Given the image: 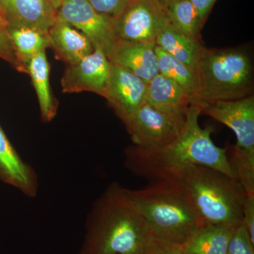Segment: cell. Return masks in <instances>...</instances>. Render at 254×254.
<instances>
[{
  "instance_id": "6da1fadb",
  "label": "cell",
  "mask_w": 254,
  "mask_h": 254,
  "mask_svg": "<svg viewBox=\"0 0 254 254\" xmlns=\"http://www.w3.org/2000/svg\"><path fill=\"white\" fill-rule=\"evenodd\" d=\"M200 114L199 106L190 105L182 133L170 144L157 148L133 145L127 148L126 168L151 183L172 178L189 165H201L218 170L238 182L227 159V148L213 143L212 127L202 128L198 124Z\"/></svg>"
},
{
  "instance_id": "7a4b0ae2",
  "label": "cell",
  "mask_w": 254,
  "mask_h": 254,
  "mask_svg": "<svg viewBox=\"0 0 254 254\" xmlns=\"http://www.w3.org/2000/svg\"><path fill=\"white\" fill-rule=\"evenodd\" d=\"M126 188L114 182L97 198L78 254H143L153 238Z\"/></svg>"
},
{
  "instance_id": "3957f363",
  "label": "cell",
  "mask_w": 254,
  "mask_h": 254,
  "mask_svg": "<svg viewBox=\"0 0 254 254\" xmlns=\"http://www.w3.org/2000/svg\"><path fill=\"white\" fill-rule=\"evenodd\" d=\"M126 191L155 238L183 245L205 223L188 195L173 180L151 182L142 190L126 189Z\"/></svg>"
},
{
  "instance_id": "277c9868",
  "label": "cell",
  "mask_w": 254,
  "mask_h": 254,
  "mask_svg": "<svg viewBox=\"0 0 254 254\" xmlns=\"http://www.w3.org/2000/svg\"><path fill=\"white\" fill-rule=\"evenodd\" d=\"M168 180L176 182L187 193L205 223L235 226L242 223L246 193L225 174L205 165H190Z\"/></svg>"
},
{
  "instance_id": "5b68a950",
  "label": "cell",
  "mask_w": 254,
  "mask_h": 254,
  "mask_svg": "<svg viewBox=\"0 0 254 254\" xmlns=\"http://www.w3.org/2000/svg\"><path fill=\"white\" fill-rule=\"evenodd\" d=\"M196 70L199 86L193 104L241 99L252 95L253 66L245 52L205 48Z\"/></svg>"
},
{
  "instance_id": "8992f818",
  "label": "cell",
  "mask_w": 254,
  "mask_h": 254,
  "mask_svg": "<svg viewBox=\"0 0 254 254\" xmlns=\"http://www.w3.org/2000/svg\"><path fill=\"white\" fill-rule=\"evenodd\" d=\"M201 114L231 128L236 144L227 156L232 171L246 194H254V96L197 104Z\"/></svg>"
},
{
  "instance_id": "52a82bcc",
  "label": "cell",
  "mask_w": 254,
  "mask_h": 254,
  "mask_svg": "<svg viewBox=\"0 0 254 254\" xmlns=\"http://www.w3.org/2000/svg\"><path fill=\"white\" fill-rule=\"evenodd\" d=\"M186 120L187 114L166 113L145 102L123 122L133 145L157 148L175 141L182 133Z\"/></svg>"
},
{
  "instance_id": "ba28073f",
  "label": "cell",
  "mask_w": 254,
  "mask_h": 254,
  "mask_svg": "<svg viewBox=\"0 0 254 254\" xmlns=\"http://www.w3.org/2000/svg\"><path fill=\"white\" fill-rule=\"evenodd\" d=\"M57 19L71 25L89 40L94 49L108 55L118 39L115 18L97 11L88 0H60Z\"/></svg>"
},
{
  "instance_id": "9c48e42d",
  "label": "cell",
  "mask_w": 254,
  "mask_h": 254,
  "mask_svg": "<svg viewBox=\"0 0 254 254\" xmlns=\"http://www.w3.org/2000/svg\"><path fill=\"white\" fill-rule=\"evenodd\" d=\"M162 0H131L115 18L117 38L155 43L159 32L170 23Z\"/></svg>"
},
{
  "instance_id": "30bf717a",
  "label": "cell",
  "mask_w": 254,
  "mask_h": 254,
  "mask_svg": "<svg viewBox=\"0 0 254 254\" xmlns=\"http://www.w3.org/2000/svg\"><path fill=\"white\" fill-rule=\"evenodd\" d=\"M110 68L106 55L95 49L77 63L66 66L61 80L63 93L88 91L104 97Z\"/></svg>"
},
{
  "instance_id": "8fae6325",
  "label": "cell",
  "mask_w": 254,
  "mask_h": 254,
  "mask_svg": "<svg viewBox=\"0 0 254 254\" xmlns=\"http://www.w3.org/2000/svg\"><path fill=\"white\" fill-rule=\"evenodd\" d=\"M147 83L126 68L111 64L104 98L122 121L145 102Z\"/></svg>"
},
{
  "instance_id": "7c38bea8",
  "label": "cell",
  "mask_w": 254,
  "mask_h": 254,
  "mask_svg": "<svg viewBox=\"0 0 254 254\" xmlns=\"http://www.w3.org/2000/svg\"><path fill=\"white\" fill-rule=\"evenodd\" d=\"M0 18L6 28H31L48 31L57 21L51 0H0Z\"/></svg>"
},
{
  "instance_id": "4fadbf2b",
  "label": "cell",
  "mask_w": 254,
  "mask_h": 254,
  "mask_svg": "<svg viewBox=\"0 0 254 254\" xmlns=\"http://www.w3.org/2000/svg\"><path fill=\"white\" fill-rule=\"evenodd\" d=\"M156 45L118 38L107 58L148 83L159 73Z\"/></svg>"
},
{
  "instance_id": "5bb4252c",
  "label": "cell",
  "mask_w": 254,
  "mask_h": 254,
  "mask_svg": "<svg viewBox=\"0 0 254 254\" xmlns=\"http://www.w3.org/2000/svg\"><path fill=\"white\" fill-rule=\"evenodd\" d=\"M0 182L14 187L28 198L38 192V177L34 169L18 154L0 125Z\"/></svg>"
},
{
  "instance_id": "9a60e30c",
  "label": "cell",
  "mask_w": 254,
  "mask_h": 254,
  "mask_svg": "<svg viewBox=\"0 0 254 254\" xmlns=\"http://www.w3.org/2000/svg\"><path fill=\"white\" fill-rule=\"evenodd\" d=\"M48 35L56 58L66 65L74 64L94 51L86 36L64 21L57 19Z\"/></svg>"
},
{
  "instance_id": "2e32d148",
  "label": "cell",
  "mask_w": 254,
  "mask_h": 254,
  "mask_svg": "<svg viewBox=\"0 0 254 254\" xmlns=\"http://www.w3.org/2000/svg\"><path fill=\"white\" fill-rule=\"evenodd\" d=\"M145 102L161 111L182 115L193 104V100L181 86L160 73L147 83Z\"/></svg>"
},
{
  "instance_id": "e0dca14e",
  "label": "cell",
  "mask_w": 254,
  "mask_h": 254,
  "mask_svg": "<svg viewBox=\"0 0 254 254\" xmlns=\"http://www.w3.org/2000/svg\"><path fill=\"white\" fill-rule=\"evenodd\" d=\"M155 45L175 59L195 68L205 48L199 39L187 36L170 22L159 32Z\"/></svg>"
},
{
  "instance_id": "ac0fdd59",
  "label": "cell",
  "mask_w": 254,
  "mask_h": 254,
  "mask_svg": "<svg viewBox=\"0 0 254 254\" xmlns=\"http://www.w3.org/2000/svg\"><path fill=\"white\" fill-rule=\"evenodd\" d=\"M237 226L203 223L184 244V248L187 254H226Z\"/></svg>"
},
{
  "instance_id": "d6986e66",
  "label": "cell",
  "mask_w": 254,
  "mask_h": 254,
  "mask_svg": "<svg viewBox=\"0 0 254 254\" xmlns=\"http://www.w3.org/2000/svg\"><path fill=\"white\" fill-rule=\"evenodd\" d=\"M26 70L36 90L42 120L46 123H50L58 113L59 104L50 88V66L46 51L41 52L32 58Z\"/></svg>"
},
{
  "instance_id": "ffe728a7",
  "label": "cell",
  "mask_w": 254,
  "mask_h": 254,
  "mask_svg": "<svg viewBox=\"0 0 254 254\" xmlns=\"http://www.w3.org/2000/svg\"><path fill=\"white\" fill-rule=\"evenodd\" d=\"M19 72L27 73L28 63L32 58L50 48L48 31L31 28H7Z\"/></svg>"
},
{
  "instance_id": "44dd1931",
  "label": "cell",
  "mask_w": 254,
  "mask_h": 254,
  "mask_svg": "<svg viewBox=\"0 0 254 254\" xmlns=\"http://www.w3.org/2000/svg\"><path fill=\"white\" fill-rule=\"evenodd\" d=\"M155 53L158 58L159 73L176 82L192 98L193 103H194L199 86L196 68L175 59L157 46Z\"/></svg>"
},
{
  "instance_id": "7402d4cb",
  "label": "cell",
  "mask_w": 254,
  "mask_h": 254,
  "mask_svg": "<svg viewBox=\"0 0 254 254\" xmlns=\"http://www.w3.org/2000/svg\"><path fill=\"white\" fill-rule=\"evenodd\" d=\"M170 23L187 36L200 40L203 23L190 0H174L165 4Z\"/></svg>"
},
{
  "instance_id": "603a6c76",
  "label": "cell",
  "mask_w": 254,
  "mask_h": 254,
  "mask_svg": "<svg viewBox=\"0 0 254 254\" xmlns=\"http://www.w3.org/2000/svg\"><path fill=\"white\" fill-rule=\"evenodd\" d=\"M226 254H254V242L242 224L232 234Z\"/></svg>"
},
{
  "instance_id": "cb8c5ba5",
  "label": "cell",
  "mask_w": 254,
  "mask_h": 254,
  "mask_svg": "<svg viewBox=\"0 0 254 254\" xmlns=\"http://www.w3.org/2000/svg\"><path fill=\"white\" fill-rule=\"evenodd\" d=\"M97 11L116 18L125 11L131 0H88Z\"/></svg>"
},
{
  "instance_id": "d4e9b609",
  "label": "cell",
  "mask_w": 254,
  "mask_h": 254,
  "mask_svg": "<svg viewBox=\"0 0 254 254\" xmlns=\"http://www.w3.org/2000/svg\"><path fill=\"white\" fill-rule=\"evenodd\" d=\"M0 59L4 60L19 71V65L15 56L12 44L8 34L7 28L0 18Z\"/></svg>"
},
{
  "instance_id": "484cf974",
  "label": "cell",
  "mask_w": 254,
  "mask_h": 254,
  "mask_svg": "<svg viewBox=\"0 0 254 254\" xmlns=\"http://www.w3.org/2000/svg\"><path fill=\"white\" fill-rule=\"evenodd\" d=\"M143 254H187L183 245L153 237Z\"/></svg>"
},
{
  "instance_id": "4316f807",
  "label": "cell",
  "mask_w": 254,
  "mask_h": 254,
  "mask_svg": "<svg viewBox=\"0 0 254 254\" xmlns=\"http://www.w3.org/2000/svg\"><path fill=\"white\" fill-rule=\"evenodd\" d=\"M242 225L254 242V195L245 194L242 200Z\"/></svg>"
},
{
  "instance_id": "83f0119b",
  "label": "cell",
  "mask_w": 254,
  "mask_h": 254,
  "mask_svg": "<svg viewBox=\"0 0 254 254\" xmlns=\"http://www.w3.org/2000/svg\"><path fill=\"white\" fill-rule=\"evenodd\" d=\"M190 1L196 10L200 21L204 23L216 0H190Z\"/></svg>"
},
{
  "instance_id": "f1b7e54d",
  "label": "cell",
  "mask_w": 254,
  "mask_h": 254,
  "mask_svg": "<svg viewBox=\"0 0 254 254\" xmlns=\"http://www.w3.org/2000/svg\"><path fill=\"white\" fill-rule=\"evenodd\" d=\"M52 1H53V4H54L55 8H56L57 5H58V3H59V1L60 0H51Z\"/></svg>"
},
{
  "instance_id": "f546056e",
  "label": "cell",
  "mask_w": 254,
  "mask_h": 254,
  "mask_svg": "<svg viewBox=\"0 0 254 254\" xmlns=\"http://www.w3.org/2000/svg\"><path fill=\"white\" fill-rule=\"evenodd\" d=\"M174 1V0H162V1L164 4H166L167 3L170 2V1Z\"/></svg>"
},
{
  "instance_id": "4dcf8cb0",
  "label": "cell",
  "mask_w": 254,
  "mask_h": 254,
  "mask_svg": "<svg viewBox=\"0 0 254 254\" xmlns=\"http://www.w3.org/2000/svg\"></svg>"
}]
</instances>
